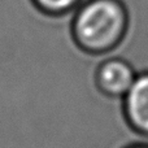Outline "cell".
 I'll return each instance as SVG.
<instances>
[{
  "mask_svg": "<svg viewBox=\"0 0 148 148\" xmlns=\"http://www.w3.org/2000/svg\"><path fill=\"white\" fill-rule=\"evenodd\" d=\"M129 148H148V146H146V144H138V146H133Z\"/></svg>",
  "mask_w": 148,
  "mask_h": 148,
  "instance_id": "obj_5",
  "label": "cell"
},
{
  "mask_svg": "<svg viewBox=\"0 0 148 148\" xmlns=\"http://www.w3.org/2000/svg\"><path fill=\"white\" fill-rule=\"evenodd\" d=\"M34 1L44 12L60 16L74 12L83 3V0H34Z\"/></svg>",
  "mask_w": 148,
  "mask_h": 148,
  "instance_id": "obj_4",
  "label": "cell"
},
{
  "mask_svg": "<svg viewBox=\"0 0 148 148\" xmlns=\"http://www.w3.org/2000/svg\"><path fill=\"white\" fill-rule=\"evenodd\" d=\"M130 16L122 0H83L72 18V35L83 53L101 56L116 49L129 31Z\"/></svg>",
  "mask_w": 148,
  "mask_h": 148,
  "instance_id": "obj_1",
  "label": "cell"
},
{
  "mask_svg": "<svg viewBox=\"0 0 148 148\" xmlns=\"http://www.w3.org/2000/svg\"><path fill=\"white\" fill-rule=\"evenodd\" d=\"M138 73L129 61L120 57L108 59L97 65L94 74L95 87L108 97H123L135 82Z\"/></svg>",
  "mask_w": 148,
  "mask_h": 148,
  "instance_id": "obj_2",
  "label": "cell"
},
{
  "mask_svg": "<svg viewBox=\"0 0 148 148\" xmlns=\"http://www.w3.org/2000/svg\"><path fill=\"white\" fill-rule=\"evenodd\" d=\"M123 116L135 133L148 136V72L139 73L123 96Z\"/></svg>",
  "mask_w": 148,
  "mask_h": 148,
  "instance_id": "obj_3",
  "label": "cell"
}]
</instances>
